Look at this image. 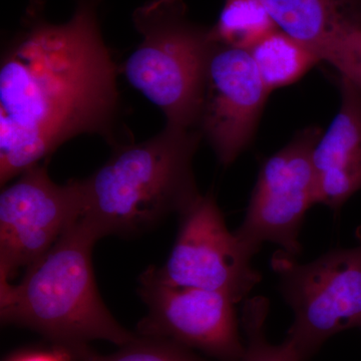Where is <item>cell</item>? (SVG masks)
<instances>
[{"mask_svg":"<svg viewBox=\"0 0 361 361\" xmlns=\"http://www.w3.org/2000/svg\"><path fill=\"white\" fill-rule=\"evenodd\" d=\"M180 229L168 260L152 276L173 286L221 292L238 303L261 281L253 254L227 229L213 194L202 196L180 216Z\"/></svg>","mask_w":361,"mask_h":361,"instance_id":"7","label":"cell"},{"mask_svg":"<svg viewBox=\"0 0 361 361\" xmlns=\"http://www.w3.org/2000/svg\"><path fill=\"white\" fill-rule=\"evenodd\" d=\"M140 292L149 310L137 327L142 336L197 348L222 361L241 360L245 346L231 297L163 283L148 270L142 274Z\"/></svg>","mask_w":361,"mask_h":361,"instance_id":"10","label":"cell"},{"mask_svg":"<svg viewBox=\"0 0 361 361\" xmlns=\"http://www.w3.org/2000/svg\"><path fill=\"white\" fill-rule=\"evenodd\" d=\"M341 108L313 151L316 204L339 210L361 191V90L339 75Z\"/></svg>","mask_w":361,"mask_h":361,"instance_id":"11","label":"cell"},{"mask_svg":"<svg viewBox=\"0 0 361 361\" xmlns=\"http://www.w3.org/2000/svg\"><path fill=\"white\" fill-rule=\"evenodd\" d=\"M82 180L56 184L47 165L28 169L0 194V285L11 283L82 217Z\"/></svg>","mask_w":361,"mask_h":361,"instance_id":"8","label":"cell"},{"mask_svg":"<svg viewBox=\"0 0 361 361\" xmlns=\"http://www.w3.org/2000/svg\"><path fill=\"white\" fill-rule=\"evenodd\" d=\"M323 61H326L361 90V26L349 28L330 45Z\"/></svg>","mask_w":361,"mask_h":361,"instance_id":"17","label":"cell"},{"mask_svg":"<svg viewBox=\"0 0 361 361\" xmlns=\"http://www.w3.org/2000/svg\"><path fill=\"white\" fill-rule=\"evenodd\" d=\"M270 94L250 52L214 42L196 130L222 165H231L248 148Z\"/></svg>","mask_w":361,"mask_h":361,"instance_id":"9","label":"cell"},{"mask_svg":"<svg viewBox=\"0 0 361 361\" xmlns=\"http://www.w3.org/2000/svg\"><path fill=\"white\" fill-rule=\"evenodd\" d=\"M203 139L196 129L167 125L147 141L116 147L108 161L82 180L80 219L101 238L149 229L180 216L202 196L193 160Z\"/></svg>","mask_w":361,"mask_h":361,"instance_id":"2","label":"cell"},{"mask_svg":"<svg viewBox=\"0 0 361 361\" xmlns=\"http://www.w3.org/2000/svg\"><path fill=\"white\" fill-rule=\"evenodd\" d=\"M279 289L294 313L285 341L306 361L329 337L361 329V244L306 264L278 251L271 260Z\"/></svg>","mask_w":361,"mask_h":361,"instance_id":"5","label":"cell"},{"mask_svg":"<svg viewBox=\"0 0 361 361\" xmlns=\"http://www.w3.org/2000/svg\"><path fill=\"white\" fill-rule=\"evenodd\" d=\"M16 361H61L56 356L51 355H45V353H37V355H30L23 356L20 360Z\"/></svg>","mask_w":361,"mask_h":361,"instance_id":"18","label":"cell"},{"mask_svg":"<svg viewBox=\"0 0 361 361\" xmlns=\"http://www.w3.org/2000/svg\"><path fill=\"white\" fill-rule=\"evenodd\" d=\"M142 42L123 63L128 82L158 106L167 125L196 129L207 63L209 30L190 23L183 0H151L133 13Z\"/></svg>","mask_w":361,"mask_h":361,"instance_id":"4","label":"cell"},{"mask_svg":"<svg viewBox=\"0 0 361 361\" xmlns=\"http://www.w3.org/2000/svg\"><path fill=\"white\" fill-rule=\"evenodd\" d=\"M268 310L269 304L263 297L249 299L244 305L242 322L247 334V345L239 361H299L286 341L273 345L266 339L264 326Z\"/></svg>","mask_w":361,"mask_h":361,"instance_id":"15","label":"cell"},{"mask_svg":"<svg viewBox=\"0 0 361 361\" xmlns=\"http://www.w3.org/2000/svg\"><path fill=\"white\" fill-rule=\"evenodd\" d=\"M101 239L80 219L18 284L0 285L2 322L35 330L51 341L82 348L92 341L125 346L137 336L118 324L97 290L92 253Z\"/></svg>","mask_w":361,"mask_h":361,"instance_id":"3","label":"cell"},{"mask_svg":"<svg viewBox=\"0 0 361 361\" xmlns=\"http://www.w3.org/2000/svg\"><path fill=\"white\" fill-rule=\"evenodd\" d=\"M144 337H137L122 350L102 361H203L176 342Z\"/></svg>","mask_w":361,"mask_h":361,"instance_id":"16","label":"cell"},{"mask_svg":"<svg viewBox=\"0 0 361 361\" xmlns=\"http://www.w3.org/2000/svg\"><path fill=\"white\" fill-rule=\"evenodd\" d=\"M279 30L260 0H225L209 35L213 42L250 51Z\"/></svg>","mask_w":361,"mask_h":361,"instance_id":"14","label":"cell"},{"mask_svg":"<svg viewBox=\"0 0 361 361\" xmlns=\"http://www.w3.org/2000/svg\"><path fill=\"white\" fill-rule=\"evenodd\" d=\"M281 32L320 61L349 28L361 26V0H260Z\"/></svg>","mask_w":361,"mask_h":361,"instance_id":"12","label":"cell"},{"mask_svg":"<svg viewBox=\"0 0 361 361\" xmlns=\"http://www.w3.org/2000/svg\"><path fill=\"white\" fill-rule=\"evenodd\" d=\"M101 0H78L68 23L37 18L0 61V184L39 164L68 140H111L116 68L97 20Z\"/></svg>","mask_w":361,"mask_h":361,"instance_id":"1","label":"cell"},{"mask_svg":"<svg viewBox=\"0 0 361 361\" xmlns=\"http://www.w3.org/2000/svg\"><path fill=\"white\" fill-rule=\"evenodd\" d=\"M322 128H305L261 166L243 223L234 232L253 255L266 242L292 257L300 254L299 233L316 204L313 151Z\"/></svg>","mask_w":361,"mask_h":361,"instance_id":"6","label":"cell"},{"mask_svg":"<svg viewBox=\"0 0 361 361\" xmlns=\"http://www.w3.org/2000/svg\"><path fill=\"white\" fill-rule=\"evenodd\" d=\"M249 52L270 92L294 84L322 63L310 49L280 30L271 33Z\"/></svg>","mask_w":361,"mask_h":361,"instance_id":"13","label":"cell"}]
</instances>
